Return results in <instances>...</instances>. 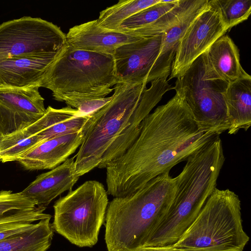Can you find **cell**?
<instances>
[{"label":"cell","instance_id":"cell-27","mask_svg":"<svg viewBox=\"0 0 251 251\" xmlns=\"http://www.w3.org/2000/svg\"><path fill=\"white\" fill-rule=\"evenodd\" d=\"M111 98V96L96 97L72 92L60 96L55 100L65 102L68 106L77 110L83 115H89L104 106Z\"/></svg>","mask_w":251,"mask_h":251},{"label":"cell","instance_id":"cell-21","mask_svg":"<svg viewBox=\"0 0 251 251\" xmlns=\"http://www.w3.org/2000/svg\"><path fill=\"white\" fill-rule=\"evenodd\" d=\"M51 218L41 220L25 234L0 242V251H47L52 240L54 229Z\"/></svg>","mask_w":251,"mask_h":251},{"label":"cell","instance_id":"cell-13","mask_svg":"<svg viewBox=\"0 0 251 251\" xmlns=\"http://www.w3.org/2000/svg\"><path fill=\"white\" fill-rule=\"evenodd\" d=\"M59 54L20 56L0 60V88L40 87L47 70Z\"/></svg>","mask_w":251,"mask_h":251},{"label":"cell","instance_id":"cell-17","mask_svg":"<svg viewBox=\"0 0 251 251\" xmlns=\"http://www.w3.org/2000/svg\"><path fill=\"white\" fill-rule=\"evenodd\" d=\"M208 2V0H195L180 20L161 35L159 53L152 68L148 83L157 79H167L169 76L181 38L191 23L206 7Z\"/></svg>","mask_w":251,"mask_h":251},{"label":"cell","instance_id":"cell-22","mask_svg":"<svg viewBox=\"0 0 251 251\" xmlns=\"http://www.w3.org/2000/svg\"><path fill=\"white\" fill-rule=\"evenodd\" d=\"M161 0H119L100 13L97 20L98 25L107 30L119 31L121 23L135 13L155 4Z\"/></svg>","mask_w":251,"mask_h":251},{"label":"cell","instance_id":"cell-6","mask_svg":"<svg viewBox=\"0 0 251 251\" xmlns=\"http://www.w3.org/2000/svg\"><path fill=\"white\" fill-rule=\"evenodd\" d=\"M103 184L88 180L53 205V229L79 247L96 245L109 203Z\"/></svg>","mask_w":251,"mask_h":251},{"label":"cell","instance_id":"cell-12","mask_svg":"<svg viewBox=\"0 0 251 251\" xmlns=\"http://www.w3.org/2000/svg\"><path fill=\"white\" fill-rule=\"evenodd\" d=\"M85 132L84 127L79 131L47 140L20 156L16 161L28 170H51L66 161L80 147Z\"/></svg>","mask_w":251,"mask_h":251},{"label":"cell","instance_id":"cell-14","mask_svg":"<svg viewBox=\"0 0 251 251\" xmlns=\"http://www.w3.org/2000/svg\"><path fill=\"white\" fill-rule=\"evenodd\" d=\"M66 37L68 45L75 49L111 55L118 47L141 38L103 28L97 20L71 27Z\"/></svg>","mask_w":251,"mask_h":251},{"label":"cell","instance_id":"cell-9","mask_svg":"<svg viewBox=\"0 0 251 251\" xmlns=\"http://www.w3.org/2000/svg\"><path fill=\"white\" fill-rule=\"evenodd\" d=\"M227 31L218 11L208 2L181 38L169 80L183 75L197 58Z\"/></svg>","mask_w":251,"mask_h":251},{"label":"cell","instance_id":"cell-11","mask_svg":"<svg viewBox=\"0 0 251 251\" xmlns=\"http://www.w3.org/2000/svg\"><path fill=\"white\" fill-rule=\"evenodd\" d=\"M162 36L141 38L118 47L112 56L118 83H148L159 55Z\"/></svg>","mask_w":251,"mask_h":251},{"label":"cell","instance_id":"cell-25","mask_svg":"<svg viewBox=\"0 0 251 251\" xmlns=\"http://www.w3.org/2000/svg\"><path fill=\"white\" fill-rule=\"evenodd\" d=\"M208 2L218 11L227 31L247 20L251 13V0H211Z\"/></svg>","mask_w":251,"mask_h":251},{"label":"cell","instance_id":"cell-23","mask_svg":"<svg viewBox=\"0 0 251 251\" xmlns=\"http://www.w3.org/2000/svg\"><path fill=\"white\" fill-rule=\"evenodd\" d=\"M38 136L27 127L19 131L0 135V161H16L18 157L41 144Z\"/></svg>","mask_w":251,"mask_h":251},{"label":"cell","instance_id":"cell-20","mask_svg":"<svg viewBox=\"0 0 251 251\" xmlns=\"http://www.w3.org/2000/svg\"><path fill=\"white\" fill-rule=\"evenodd\" d=\"M46 207L37 206L36 202L22 193L11 190L0 191V224L13 222H36L51 218L44 213Z\"/></svg>","mask_w":251,"mask_h":251},{"label":"cell","instance_id":"cell-29","mask_svg":"<svg viewBox=\"0 0 251 251\" xmlns=\"http://www.w3.org/2000/svg\"><path fill=\"white\" fill-rule=\"evenodd\" d=\"M137 251H183L174 246L173 245L163 246L147 247L138 249Z\"/></svg>","mask_w":251,"mask_h":251},{"label":"cell","instance_id":"cell-5","mask_svg":"<svg viewBox=\"0 0 251 251\" xmlns=\"http://www.w3.org/2000/svg\"><path fill=\"white\" fill-rule=\"evenodd\" d=\"M117 83L112 55L75 49L67 45L47 70L40 87L53 99L69 93L105 97Z\"/></svg>","mask_w":251,"mask_h":251},{"label":"cell","instance_id":"cell-7","mask_svg":"<svg viewBox=\"0 0 251 251\" xmlns=\"http://www.w3.org/2000/svg\"><path fill=\"white\" fill-rule=\"evenodd\" d=\"M228 83L207 77L202 54L177 78L173 89L182 92L201 131L220 135L230 127L225 99Z\"/></svg>","mask_w":251,"mask_h":251},{"label":"cell","instance_id":"cell-18","mask_svg":"<svg viewBox=\"0 0 251 251\" xmlns=\"http://www.w3.org/2000/svg\"><path fill=\"white\" fill-rule=\"evenodd\" d=\"M90 117L69 106L55 109L49 106L45 114L28 126L41 143L59 136L79 131L84 128Z\"/></svg>","mask_w":251,"mask_h":251},{"label":"cell","instance_id":"cell-2","mask_svg":"<svg viewBox=\"0 0 251 251\" xmlns=\"http://www.w3.org/2000/svg\"><path fill=\"white\" fill-rule=\"evenodd\" d=\"M146 85L117 83L111 100L90 114L75 156L79 176L96 168L105 169L134 142L142 122L156 106L151 98L142 95Z\"/></svg>","mask_w":251,"mask_h":251},{"label":"cell","instance_id":"cell-3","mask_svg":"<svg viewBox=\"0 0 251 251\" xmlns=\"http://www.w3.org/2000/svg\"><path fill=\"white\" fill-rule=\"evenodd\" d=\"M175 192V178L167 172L129 195L114 198L105 217L108 251H137L144 247L167 214Z\"/></svg>","mask_w":251,"mask_h":251},{"label":"cell","instance_id":"cell-1","mask_svg":"<svg viewBox=\"0 0 251 251\" xmlns=\"http://www.w3.org/2000/svg\"><path fill=\"white\" fill-rule=\"evenodd\" d=\"M175 90L172 98L144 119L129 148L105 168L108 195L134 193L219 135L199 128L182 92Z\"/></svg>","mask_w":251,"mask_h":251},{"label":"cell","instance_id":"cell-28","mask_svg":"<svg viewBox=\"0 0 251 251\" xmlns=\"http://www.w3.org/2000/svg\"><path fill=\"white\" fill-rule=\"evenodd\" d=\"M36 223L13 222L0 224V242L20 236L33 229Z\"/></svg>","mask_w":251,"mask_h":251},{"label":"cell","instance_id":"cell-4","mask_svg":"<svg viewBox=\"0 0 251 251\" xmlns=\"http://www.w3.org/2000/svg\"><path fill=\"white\" fill-rule=\"evenodd\" d=\"M238 196L216 188L195 220L173 245L183 251H243L244 231Z\"/></svg>","mask_w":251,"mask_h":251},{"label":"cell","instance_id":"cell-26","mask_svg":"<svg viewBox=\"0 0 251 251\" xmlns=\"http://www.w3.org/2000/svg\"><path fill=\"white\" fill-rule=\"evenodd\" d=\"M179 0H165L142 10L123 21L119 31L127 32L150 25L171 10Z\"/></svg>","mask_w":251,"mask_h":251},{"label":"cell","instance_id":"cell-8","mask_svg":"<svg viewBox=\"0 0 251 251\" xmlns=\"http://www.w3.org/2000/svg\"><path fill=\"white\" fill-rule=\"evenodd\" d=\"M67 45L66 34L61 29L40 18L24 16L0 24V60L56 55Z\"/></svg>","mask_w":251,"mask_h":251},{"label":"cell","instance_id":"cell-10","mask_svg":"<svg viewBox=\"0 0 251 251\" xmlns=\"http://www.w3.org/2000/svg\"><path fill=\"white\" fill-rule=\"evenodd\" d=\"M39 88H0V135L23 129L45 114Z\"/></svg>","mask_w":251,"mask_h":251},{"label":"cell","instance_id":"cell-15","mask_svg":"<svg viewBox=\"0 0 251 251\" xmlns=\"http://www.w3.org/2000/svg\"><path fill=\"white\" fill-rule=\"evenodd\" d=\"M75 158H68L50 171L38 176L21 193L33 200L37 206L47 207L66 191H71L80 176L76 173Z\"/></svg>","mask_w":251,"mask_h":251},{"label":"cell","instance_id":"cell-16","mask_svg":"<svg viewBox=\"0 0 251 251\" xmlns=\"http://www.w3.org/2000/svg\"><path fill=\"white\" fill-rule=\"evenodd\" d=\"M208 78L230 83L248 74L240 62L237 47L228 36H222L203 53Z\"/></svg>","mask_w":251,"mask_h":251},{"label":"cell","instance_id":"cell-19","mask_svg":"<svg viewBox=\"0 0 251 251\" xmlns=\"http://www.w3.org/2000/svg\"><path fill=\"white\" fill-rule=\"evenodd\" d=\"M230 122L228 133L247 131L251 125V76L249 74L228 83L225 96Z\"/></svg>","mask_w":251,"mask_h":251},{"label":"cell","instance_id":"cell-24","mask_svg":"<svg viewBox=\"0 0 251 251\" xmlns=\"http://www.w3.org/2000/svg\"><path fill=\"white\" fill-rule=\"evenodd\" d=\"M195 1V0H179L171 10L155 22L126 33L140 38L162 35L180 20Z\"/></svg>","mask_w":251,"mask_h":251}]
</instances>
